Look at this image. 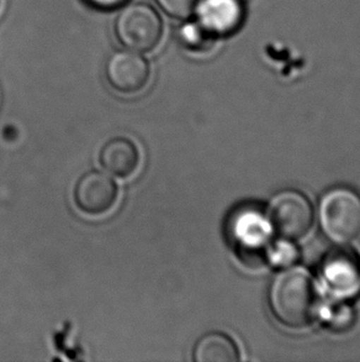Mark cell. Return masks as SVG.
I'll return each instance as SVG.
<instances>
[{"instance_id":"obj_1","label":"cell","mask_w":360,"mask_h":362,"mask_svg":"<svg viewBox=\"0 0 360 362\" xmlns=\"http://www.w3.org/2000/svg\"><path fill=\"white\" fill-rule=\"evenodd\" d=\"M269 304L282 324L302 328L316 318L320 299L311 276L305 269H289L272 279Z\"/></svg>"},{"instance_id":"obj_2","label":"cell","mask_w":360,"mask_h":362,"mask_svg":"<svg viewBox=\"0 0 360 362\" xmlns=\"http://www.w3.org/2000/svg\"><path fill=\"white\" fill-rule=\"evenodd\" d=\"M318 216L323 233L337 244H347L360 235L359 193L347 187H337L325 193Z\"/></svg>"},{"instance_id":"obj_3","label":"cell","mask_w":360,"mask_h":362,"mask_svg":"<svg viewBox=\"0 0 360 362\" xmlns=\"http://www.w3.org/2000/svg\"><path fill=\"white\" fill-rule=\"evenodd\" d=\"M115 34L127 49L150 52L163 36V21L155 8L145 3L127 5L117 15Z\"/></svg>"},{"instance_id":"obj_4","label":"cell","mask_w":360,"mask_h":362,"mask_svg":"<svg viewBox=\"0 0 360 362\" xmlns=\"http://www.w3.org/2000/svg\"><path fill=\"white\" fill-rule=\"evenodd\" d=\"M269 221L279 235L296 240L311 229L313 211L310 202L301 193L280 192L270 202Z\"/></svg>"},{"instance_id":"obj_5","label":"cell","mask_w":360,"mask_h":362,"mask_svg":"<svg viewBox=\"0 0 360 362\" xmlns=\"http://www.w3.org/2000/svg\"><path fill=\"white\" fill-rule=\"evenodd\" d=\"M105 76L117 93L136 94L150 82L151 67L140 52L124 49L114 52L107 59Z\"/></svg>"},{"instance_id":"obj_6","label":"cell","mask_w":360,"mask_h":362,"mask_svg":"<svg viewBox=\"0 0 360 362\" xmlns=\"http://www.w3.org/2000/svg\"><path fill=\"white\" fill-rule=\"evenodd\" d=\"M119 197V187L112 177L90 170L79 177L74 186L73 199L76 206L87 216H102L112 211Z\"/></svg>"},{"instance_id":"obj_7","label":"cell","mask_w":360,"mask_h":362,"mask_svg":"<svg viewBox=\"0 0 360 362\" xmlns=\"http://www.w3.org/2000/svg\"><path fill=\"white\" fill-rule=\"evenodd\" d=\"M196 10V21L212 37L234 34L244 23V5L239 0H200Z\"/></svg>"},{"instance_id":"obj_8","label":"cell","mask_w":360,"mask_h":362,"mask_svg":"<svg viewBox=\"0 0 360 362\" xmlns=\"http://www.w3.org/2000/svg\"><path fill=\"white\" fill-rule=\"evenodd\" d=\"M323 277L336 293H356L360 289L359 257L348 250L332 252L323 264Z\"/></svg>"},{"instance_id":"obj_9","label":"cell","mask_w":360,"mask_h":362,"mask_svg":"<svg viewBox=\"0 0 360 362\" xmlns=\"http://www.w3.org/2000/svg\"><path fill=\"white\" fill-rule=\"evenodd\" d=\"M141 155L131 139L117 136L105 142L99 152V162L105 171L117 178L132 176L140 165Z\"/></svg>"},{"instance_id":"obj_10","label":"cell","mask_w":360,"mask_h":362,"mask_svg":"<svg viewBox=\"0 0 360 362\" xmlns=\"http://www.w3.org/2000/svg\"><path fill=\"white\" fill-rule=\"evenodd\" d=\"M193 360L196 362H236L239 360V349L234 340L224 334H205L195 344Z\"/></svg>"},{"instance_id":"obj_11","label":"cell","mask_w":360,"mask_h":362,"mask_svg":"<svg viewBox=\"0 0 360 362\" xmlns=\"http://www.w3.org/2000/svg\"><path fill=\"white\" fill-rule=\"evenodd\" d=\"M232 224L234 236L249 247H258L268 238L267 224L264 223L263 218L254 211L242 213L239 219L234 216Z\"/></svg>"},{"instance_id":"obj_12","label":"cell","mask_w":360,"mask_h":362,"mask_svg":"<svg viewBox=\"0 0 360 362\" xmlns=\"http://www.w3.org/2000/svg\"><path fill=\"white\" fill-rule=\"evenodd\" d=\"M179 40L186 49L195 52H201L211 47V45L214 44L215 37L208 34L198 21H193L185 24L180 29Z\"/></svg>"},{"instance_id":"obj_13","label":"cell","mask_w":360,"mask_h":362,"mask_svg":"<svg viewBox=\"0 0 360 362\" xmlns=\"http://www.w3.org/2000/svg\"><path fill=\"white\" fill-rule=\"evenodd\" d=\"M162 10L176 19H188L194 13L200 0H157Z\"/></svg>"},{"instance_id":"obj_14","label":"cell","mask_w":360,"mask_h":362,"mask_svg":"<svg viewBox=\"0 0 360 362\" xmlns=\"http://www.w3.org/2000/svg\"><path fill=\"white\" fill-rule=\"evenodd\" d=\"M354 318L353 312L351 308L348 307H342V308L337 309L335 313L331 315V324L333 325V328L337 330H341V329L348 328L349 325H352V320Z\"/></svg>"},{"instance_id":"obj_15","label":"cell","mask_w":360,"mask_h":362,"mask_svg":"<svg viewBox=\"0 0 360 362\" xmlns=\"http://www.w3.org/2000/svg\"><path fill=\"white\" fill-rule=\"evenodd\" d=\"M87 1L97 9L112 10L125 4L127 0H87Z\"/></svg>"}]
</instances>
